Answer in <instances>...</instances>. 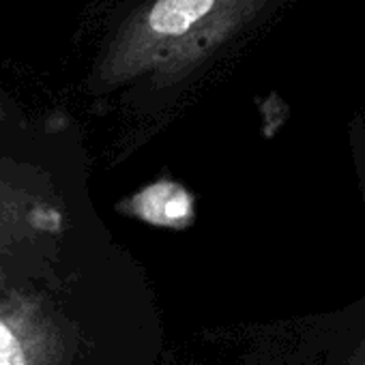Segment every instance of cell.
Returning <instances> with one entry per match:
<instances>
[{"label": "cell", "mask_w": 365, "mask_h": 365, "mask_svg": "<svg viewBox=\"0 0 365 365\" xmlns=\"http://www.w3.org/2000/svg\"><path fill=\"white\" fill-rule=\"evenodd\" d=\"M71 346L67 320L41 294L0 299V365H65Z\"/></svg>", "instance_id": "6da1fadb"}, {"label": "cell", "mask_w": 365, "mask_h": 365, "mask_svg": "<svg viewBox=\"0 0 365 365\" xmlns=\"http://www.w3.org/2000/svg\"><path fill=\"white\" fill-rule=\"evenodd\" d=\"M3 284H5V277H3V275H0V286H3Z\"/></svg>", "instance_id": "277c9868"}, {"label": "cell", "mask_w": 365, "mask_h": 365, "mask_svg": "<svg viewBox=\"0 0 365 365\" xmlns=\"http://www.w3.org/2000/svg\"><path fill=\"white\" fill-rule=\"evenodd\" d=\"M0 118H3V112H0Z\"/></svg>", "instance_id": "5b68a950"}, {"label": "cell", "mask_w": 365, "mask_h": 365, "mask_svg": "<svg viewBox=\"0 0 365 365\" xmlns=\"http://www.w3.org/2000/svg\"><path fill=\"white\" fill-rule=\"evenodd\" d=\"M344 365H365V341L356 348V352Z\"/></svg>", "instance_id": "3957f363"}, {"label": "cell", "mask_w": 365, "mask_h": 365, "mask_svg": "<svg viewBox=\"0 0 365 365\" xmlns=\"http://www.w3.org/2000/svg\"><path fill=\"white\" fill-rule=\"evenodd\" d=\"M135 209L140 217L153 224L174 226V224H182L190 220L192 200L185 194V190H180L178 185L159 182V185L148 187L142 194H138Z\"/></svg>", "instance_id": "7a4b0ae2"}]
</instances>
